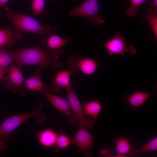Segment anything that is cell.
Masks as SVG:
<instances>
[{
    "label": "cell",
    "instance_id": "cell-1",
    "mask_svg": "<svg viewBox=\"0 0 157 157\" xmlns=\"http://www.w3.org/2000/svg\"><path fill=\"white\" fill-rule=\"evenodd\" d=\"M14 53L16 65L20 69L26 65H35L40 67L39 70L42 72L49 66H52L56 69L63 66L59 56L37 46L19 49Z\"/></svg>",
    "mask_w": 157,
    "mask_h": 157
},
{
    "label": "cell",
    "instance_id": "cell-2",
    "mask_svg": "<svg viewBox=\"0 0 157 157\" xmlns=\"http://www.w3.org/2000/svg\"><path fill=\"white\" fill-rule=\"evenodd\" d=\"M3 8L6 12L4 16L20 32L34 33L43 37L52 33L57 29L56 27H52L47 24L43 25L34 18L26 14L17 13L6 6Z\"/></svg>",
    "mask_w": 157,
    "mask_h": 157
},
{
    "label": "cell",
    "instance_id": "cell-3",
    "mask_svg": "<svg viewBox=\"0 0 157 157\" xmlns=\"http://www.w3.org/2000/svg\"><path fill=\"white\" fill-rule=\"evenodd\" d=\"M43 106V103L40 102L34 111L28 113L15 114L6 119L0 124V138L13 140V138L10 136V133L30 119L36 118L38 124L43 123L46 116L42 112Z\"/></svg>",
    "mask_w": 157,
    "mask_h": 157
},
{
    "label": "cell",
    "instance_id": "cell-4",
    "mask_svg": "<svg viewBox=\"0 0 157 157\" xmlns=\"http://www.w3.org/2000/svg\"><path fill=\"white\" fill-rule=\"evenodd\" d=\"M66 90L67 99L78 122L79 128L87 130L92 129L95 123V119L89 117L86 114L73 89L72 85Z\"/></svg>",
    "mask_w": 157,
    "mask_h": 157
},
{
    "label": "cell",
    "instance_id": "cell-5",
    "mask_svg": "<svg viewBox=\"0 0 157 157\" xmlns=\"http://www.w3.org/2000/svg\"><path fill=\"white\" fill-rule=\"evenodd\" d=\"M69 15L88 18L94 25H100L106 22V20L101 18L99 14L98 0H86L70 11Z\"/></svg>",
    "mask_w": 157,
    "mask_h": 157
},
{
    "label": "cell",
    "instance_id": "cell-6",
    "mask_svg": "<svg viewBox=\"0 0 157 157\" xmlns=\"http://www.w3.org/2000/svg\"><path fill=\"white\" fill-rule=\"evenodd\" d=\"M67 69L72 74L79 70L83 74L90 76L95 74L99 67L97 60L88 58H83L75 55L71 56L67 61Z\"/></svg>",
    "mask_w": 157,
    "mask_h": 157
},
{
    "label": "cell",
    "instance_id": "cell-7",
    "mask_svg": "<svg viewBox=\"0 0 157 157\" xmlns=\"http://www.w3.org/2000/svg\"><path fill=\"white\" fill-rule=\"evenodd\" d=\"M21 69L13 63L0 82L3 84L5 88L24 97V80Z\"/></svg>",
    "mask_w": 157,
    "mask_h": 157
},
{
    "label": "cell",
    "instance_id": "cell-8",
    "mask_svg": "<svg viewBox=\"0 0 157 157\" xmlns=\"http://www.w3.org/2000/svg\"><path fill=\"white\" fill-rule=\"evenodd\" d=\"M125 41L124 37L116 32L115 36L106 41L103 46L106 50L109 56L115 54L123 56L128 52L132 54H135L136 52L135 47L133 45H127Z\"/></svg>",
    "mask_w": 157,
    "mask_h": 157
},
{
    "label": "cell",
    "instance_id": "cell-9",
    "mask_svg": "<svg viewBox=\"0 0 157 157\" xmlns=\"http://www.w3.org/2000/svg\"><path fill=\"white\" fill-rule=\"evenodd\" d=\"M72 42V38L69 36L62 38L52 33L43 37L41 43L44 49L51 54L59 56L63 53V48Z\"/></svg>",
    "mask_w": 157,
    "mask_h": 157
},
{
    "label": "cell",
    "instance_id": "cell-10",
    "mask_svg": "<svg viewBox=\"0 0 157 157\" xmlns=\"http://www.w3.org/2000/svg\"><path fill=\"white\" fill-rule=\"evenodd\" d=\"M42 93L55 108L68 117L70 123L74 124L77 121L67 99L50 92L48 89L44 90Z\"/></svg>",
    "mask_w": 157,
    "mask_h": 157
},
{
    "label": "cell",
    "instance_id": "cell-11",
    "mask_svg": "<svg viewBox=\"0 0 157 157\" xmlns=\"http://www.w3.org/2000/svg\"><path fill=\"white\" fill-rule=\"evenodd\" d=\"M94 141L93 136L88 130L81 128H79L72 140L79 151L86 156H90L92 154L90 151L93 147Z\"/></svg>",
    "mask_w": 157,
    "mask_h": 157
},
{
    "label": "cell",
    "instance_id": "cell-12",
    "mask_svg": "<svg viewBox=\"0 0 157 157\" xmlns=\"http://www.w3.org/2000/svg\"><path fill=\"white\" fill-rule=\"evenodd\" d=\"M71 72L67 69L58 71L51 80L49 90L58 93L62 89H66L72 85L70 82Z\"/></svg>",
    "mask_w": 157,
    "mask_h": 157
},
{
    "label": "cell",
    "instance_id": "cell-13",
    "mask_svg": "<svg viewBox=\"0 0 157 157\" xmlns=\"http://www.w3.org/2000/svg\"><path fill=\"white\" fill-rule=\"evenodd\" d=\"M154 91L148 92L142 91L135 92L124 95L126 103L133 108L137 109L142 106Z\"/></svg>",
    "mask_w": 157,
    "mask_h": 157
},
{
    "label": "cell",
    "instance_id": "cell-14",
    "mask_svg": "<svg viewBox=\"0 0 157 157\" xmlns=\"http://www.w3.org/2000/svg\"><path fill=\"white\" fill-rule=\"evenodd\" d=\"M21 38L20 32L15 28L0 30V46H7L10 48Z\"/></svg>",
    "mask_w": 157,
    "mask_h": 157
},
{
    "label": "cell",
    "instance_id": "cell-15",
    "mask_svg": "<svg viewBox=\"0 0 157 157\" xmlns=\"http://www.w3.org/2000/svg\"><path fill=\"white\" fill-rule=\"evenodd\" d=\"M58 134L50 128L40 131L36 135V138L42 146L52 149L55 146Z\"/></svg>",
    "mask_w": 157,
    "mask_h": 157
},
{
    "label": "cell",
    "instance_id": "cell-16",
    "mask_svg": "<svg viewBox=\"0 0 157 157\" xmlns=\"http://www.w3.org/2000/svg\"><path fill=\"white\" fill-rule=\"evenodd\" d=\"M41 72L39 69L37 70L35 75L24 80L25 88L32 91H37L41 93L48 89L42 80Z\"/></svg>",
    "mask_w": 157,
    "mask_h": 157
},
{
    "label": "cell",
    "instance_id": "cell-17",
    "mask_svg": "<svg viewBox=\"0 0 157 157\" xmlns=\"http://www.w3.org/2000/svg\"><path fill=\"white\" fill-rule=\"evenodd\" d=\"M116 154H112L110 157H125L132 152L133 146L130 141L125 137L117 139L115 142Z\"/></svg>",
    "mask_w": 157,
    "mask_h": 157
},
{
    "label": "cell",
    "instance_id": "cell-18",
    "mask_svg": "<svg viewBox=\"0 0 157 157\" xmlns=\"http://www.w3.org/2000/svg\"><path fill=\"white\" fill-rule=\"evenodd\" d=\"M83 108L86 114L89 117L96 119L100 114L102 106L100 102L96 100L85 101Z\"/></svg>",
    "mask_w": 157,
    "mask_h": 157
},
{
    "label": "cell",
    "instance_id": "cell-19",
    "mask_svg": "<svg viewBox=\"0 0 157 157\" xmlns=\"http://www.w3.org/2000/svg\"><path fill=\"white\" fill-rule=\"evenodd\" d=\"M14 61V52L8 51L5 46H0V68L9 69Z\"/></svg>",
    "mask_w": 157,
    "mask_h": 157
},
{
    "label": "cell",
    "instance_id": "cell-20",
    "mask_svg": "<svg viewBox=\"0 0 157 157\" xmlns=\"http://www.w3.org/2000/svg\"><path fill=\"white\" fill-rule=\"evenodd\" d=\"M157 150V138L156 137L141 147L129 154L127 157L138 154L141 153L156 151Z\"/></svg>",
    "mask_w": 157,
    "mask_h": 157
},
{
    "label": "cell",
    "instance_id": "cell-21",
    "mask_svg": "<svg viewBox=\"0 0 157 157\" xmlns=\"http://www.w3.org/2000/svg\"><path fill=\"white\" fill-rule=\"evenodd\" d=\"M72 142V140L68 136L61 133L58 134L56 144L53 149L55 151H58L60 149L67 148Z\"/></svg>",
    "mask_w": 157,
    "mask_h": 157
},
{
    "label": "cell",
    "instance_id": "cell-22",
    "mask_svg": "<svg viewBox=\"0 0 157 157\" xmlns=\"http://www.w3.org/2000/svg\"><path fill=\"white\" fill-rule=\"evenodd\" d=\"M148 14L144 16V20L149 23L154 35V39H157V17L152 12L150 8L147 10Z\"/></svg>",
    "mask_w": 157,
    "mask_h": 157
},
{
    "label": "cell",
    "instance_id": "cell-23",
    "mask_svg": "<svg viewBox=\"0 0 157 157\" xmlns=\"http://www.w3.org/2000/svg\"><path fill=\"white\" fill-rule=\"evenodd\" d=\"M147 0H130V6L126 8L125 13L128 17H134L140 5Z\"/></svg>",
    "mask_w": 157,
    "mask_h": 157
},
{
    "label": "cell",
    "instance_id": "cell-24",
    "mask_svg": "<svg viewBox=\"0 0 157 157\" xmlns=\"http://www.w3.org/2000/svg\"><path fill=\"white\" fill-rule=\"evenodd\" d=\"M32 12L35 16L44 13L45 0H32Z\"/></svg>",
    "mask_w": 157,
    "mask_h": 157
},
{
    "label": "cell",
    "instance_id": "cell-25",
    "mask_svg": "<svg viewBox=\"0 0 157 157\" xmlns=\"http://www.w3.org/2000/svg\"><path fill=\"white\" fill-rule=\"evenodd\" d=\"M113 154L111 149H102L100 151V156L110 157Z\"/></svg>",
    "mask_w": 157,
    "mask_h": 157
},
{
    "label": "cell",
    "instance_id": "cell-26",
    "mask_svg": "<svg viewBox=\"0 0 157 157\" xmlns=\"http://www.w3.org/2000/svg\"><path fill=\"white\" fill-rule=\"evenodd\" d=\"M151 7L150 8L151 11L154 14L157 15V0H151Z\"/></svg>",
    "mask_w": 157,
    "mask_h": 157
},
{
    "label": "cell",
    "instance_id": "cell-27",
    "mask_svg": "<svg viewBox=\"0 0 157 157\" xmlns=\"http://www.w3.org/2000/svg\"><path fill=\"white\" fill-rule=\"evenodd\" d=\"M8 147V144L5 141H0V152L3 150Z\"/></svg>",
    "mask_w": 157,
    "mask_h": 157
},
{
    "label": "cell",
    "instance_id": "cell-28",
    "mask_svg": "<svg viewBox=\"0 0 157 157\" xmlns=\"http://www.w3.org/2000/svg\"><path fill=\"white\" fill-rule=\"evenodd\" d=\"M9 69H5L0 68V80L7 74Z\"/></svg>",
    "mask_w": 157,
    "mask_h": 157
},
{
    "label": "cell",
    "instance_id": "cell-29",
    "mask_svg": "<svg viewBox=\"0 0 157 157\" xmlns=\"http://www.w3.org/2000/svg\"><path fill=\"white\" fill-rule=\"evenodd\" d=\"M9 0H0V7H2L3 8L5 6V5Z\"/></svg>",
    "mask_w": 157,
    "mask_h": 157
}]
</instances>
